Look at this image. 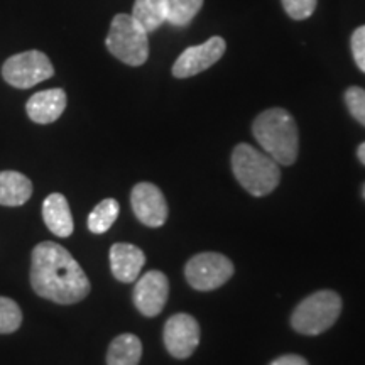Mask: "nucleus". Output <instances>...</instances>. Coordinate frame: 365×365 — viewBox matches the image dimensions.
Listing matches in <instances>:
<instances>
[{"label": "nucleus", "mask_w": 365, "mask_h": 365, "mask_svg": "<svg viewBox=\"0 0 365 365\" xmlns=\"http://www.w3.org/2000/svg\"><path fill=\"white\" fill-rule=\"evenodd\" d=\"M33 195V182L17 171H0V205L21 207Z\"/></svg>", "instance_id": "15"}, {"label": "nucleus", "mask_w": 365, "mask_h": 365, "mask_svg": "<svg viewBox=\"0 0 365 365\" xmlns=\"http://www.w3.org/2000/svg\"><path fill=\"white\" fill-rule=\"evenodd\" d=\"M170 281L161 271H149L139 277L134 287V304L144 317H158L166 307Z\"/></svg>", "instance_id": "10"}, {"label": "nucleus", "mask_w": 365, "mask_h": 365, "mask_svg": "<svg viewBox=\"0 0 365 365\" xmlns=\"http://www.w3.org/2000/svg\"><path fill=\"white\" fill-rule=\"evenodd\" d=\"M357 156H359V159H360V163H362L364 166H365V143H362V144L359 145Z\"/></svg>", "instance_id": "25"}, {"label": "nucleus", "mask_w": 365, "mask_h": 365, "mask_svg": "<svg viewBox=\"0 0 365 365\" xmlns=\"http://www.w3.org/2000/svg\"><path fill=\"white\" fill-rule=\"evenodd\" d=\"M255 140L281 166H291L298 158L299 132L296 120L284 108H269L252 124Z\"/></svg>", "instance_id": "2"}, {"label": "nucleus", "mask_w": 365, "mask_h": 365, "mask_svg": "<svg viewBox=\"0 0 365 365\" xmlns=\"http://www.w3.org/2000/svg\"><path fill=\"white\" fill-rule=\"evenodd\" d=\"M66 108V93L61 88H51L34 93L27 100L26 112L36 124H51L63 115Z\"/></svg>", "instance_id": "12"}, {"label": "nucleus", "mask_w": 365, "mask_h": 365, "mask_svg": "<svg viewBox=\"0 0 365 365\" xmlns=\"http://www.w3.org/2000/svg\"><path fill=\"white\" fill-rule=\"evenodd\" d=\"M232 171L240 186L252 196H266L281 181L279 164L249 144H239L232 153Z\"/></svg>", "instance_id": "3"}, {"label": "nucleus", "mask_w": 365, "mask_h": 365, "mask_svg": "<svg viewBox=\"0 0 365 365\" xmlns=\"http://www.w3.org/2000/svg\"><path fill=\"white\" fill-rule=\"evenodd\" d=\"M287 16L294 21H304L317 9L318 0H281Z\"/></svg>", "instance_id": "22"}, {"label": "nucleus", "mask_w": 365, "mask_h": 365, "mask_svg": "<svg viewBox=\"0 0 365 365\" xmlns=\"http://www.w3.org/2000/svg\"><path fill=\"white\" fill-rule=\"evenodd\" d=\"M345 103L355 120L365 125V90L360 86H350L345 91Z\"/></svg>", "instance_id": "21"}, {"label": "nucleus", "mask_w": 365, "mask_h": 365, "mask_svg": "<svg viewBox=\"0 0 365 365\" xmlns=\"http://www.w3.org/2000/svg\"><path fill=\"white\" fill-rule=\"evenodd\" d=\"M54 75L53 63L41 51H24L14 54L4 63L2 76L9 85L16 88H33L41 81L51 78Z\"/></svg>", "instance_id": "6"}, {"label": "nucleus", "mask_w": 365, "mask_h": 365, "mask_svg": "<svg viewBox=\"0 0 365 365\" xmlns=\"http://www.w3.org/2000/svg\"><path fill=\"white\" fill-rule=\"evenodd\" d=\"M143 357V344L132 333L118 335L108 346L107 365H139Z\"/></svg>", "instance_id": "17"}, {"label": "nucleus", "mask_w": 365, "mask_h": 365, "mask_svg": "<svg viewBox=\"0 0 365 365\" xmlns=\"http://www.w3.org/2000/svg\"><path fill=\"white\" fill-rule=\"evenodd\" d=\"M185 276L193 289L213 291L234 276V264L223 254L203 252L190 259Z\"/></svg>", "instance_id": "7"}, {"label": "nucleus", "mask_w": 365, "mask_h": 365, "mask_svg": "<svg viewBox=\"0 0 365 365\" xmlns=\"http://www.w3.org/2000/svg\"><path fill=\"white\" fill-rule=\"evenodd\" d=\"M164 345L175 359H188L200 344V325L188 313H178L164 325Z\"/></svg>", "instance_id": "9"}, {"label": "nucleus", "mask_w": 365, "mask_h": 365, "mask_svg": "<svg viewBox=\"0 0 365 365\" xmlns=\"http://www.w3.org/2000/svg\"><path fill=\"white\" fill-rule=\"evenodd\" d=\"M31 259V284L41 298L58 304H75L88 296V277L65 247L54 242H41Z\"/></svg>", "instance_id": "1"}, {"label": "nucleus", "mask_w": 365, "mask_h": 365, "mask_svg": "<svg viewBox=\"0 0 365 365\" xmlns=\"http://www.w3.org/2000/svg\"><path fill=\"white\" fill-rule=\"evenodd\" d=\"M341 313V298L335 291H317L304 298L291 314V327L301 335H319L335 325Z\"/></svg>", "instance_id": "4"}, {"label": "nucleus", "mask_w": 365, "mask_h": 365, "mask_svg": "<svg viewBox=\"0 0 365 365\" xmlns=\"http://www.w3.org/2000/svg\"><path fill=\"white\" fill-rule=\"evenodd\" d=\"M227 44L220 36H213L203 44L186 48L173 65V76L176 78H190L198 75L210 66H213L225 54Z\"/></svg>", "instance_id": "8"}, {"label": "nucleus", "mask_w": 365, "mask_h": 365, "mask_svg": "<svg viewBox=\"0 0 365 365\" xmlns=\"http://www.w3.org/2000/svg\"><path fill=\"white\" fill-rule=\"evenodd\" d=\"M145 264L143 250L132 244H113L110 247V269L117 281L134 282Z\"/></svg>", "instance_id": "13"}, {"label": "nucleus", "mask_w": 365, "mask_h": 365, "mask_svg": "<svg viewBox=\"0 0 365 365\" xmlns=\"http://www.w3.org/2000/svg\"><path fill=\"white\" fill-rule=\"evenodd\" d=\"M350 46H352L355 63H357L360 71L365 73V26H360L354 31L352 39H350Z\"/></svg>", "instance_id": "23"}, {"label": "nucleus", "mask_w": 365, "mask_h": 365, "mask_svg": "<svg viewBox=\"0 0 365 365\" xmlns=\"http://www.w3.org/2000/svg\"><path fill=\"white\" fill-rule=\"evenodd\" d=\"M43 218L46 227L58 237H70L75 230L70 205L61 193H51L44 200Z\"/></svg>", "instance_id": "14"}, {"label": "nucleus", "mask_w": 365, "mask_h": 365, "mask_svg": "<svg viewBox=\"0 0 365 365\" xmlns=\"http://www.w3.org/2000/svg\"><path fill=\"white\" fill-rule=\"evenodd\" d=\"M135 217L148 227H161L168 218V203L161 190L153 182H139L130 195Z\"/></svg>", "instance_id": "11"}, {"label": "nucleus", "mask_w": 365, "mask_h": 365, "mask_svg": "<svg viewBox=\"0 0 365 365\" xmlns=\"http://www.w3.org/2000/svg\"><path fill=\"white\" fill-rule=\"evenodd\" d=\"M269 365H309L307 359L299 357V355H282V357H277L272 360Z\"/></svg>", "instance_id": "24"}, {"label": "nucleus", "mask_w": 365, "mask_h": 365, "mask_svg": "<svg viewBox=\"0 0 365 365\" xmlns=\"http://www.w3.org/2000/svg\"><path fill=\"white\" fill-rule=\"evenodd\" d=\"M118 212L120 207L117 200L107 198L100 202L88 215V230L91 234H105L115 223Z\"/></svg>", "instance_id": "18"}, {"label": "nucleus", "mask_w": 365, "mask_h": 365, "mask_svg": "<svg viewBox=\"0 0 365 365\" xmlns=\"http://www.w3.org/2000/svg\"><path fill=\"white\" fill-rule=\"evenodd\" d=\"M362 195H364V198H365V185H364V188H362Z\"/></svg>", "instance_id": "26"}, {"label": "nucleus", "mask_w": 365, "mask_h": 365, "mask_svg": "<svg viewBox=\"0 0 365 365\" xmlns=\"http://www.w3.org/2000/svg\"><path fill=\"white\" fill-rule=\"evenodd\" d=\"M130 16L145 33H154L168 22V0H135Z\"/></svg>", "instance_id": "16"}, {"label": "nucleus", "mask_w": 365, "mask_h": 365, "mask_svg": "<svg viewBox=\"0 0 365 365\" xmlns=\"http://www.w3.org/2000/svg\"><path fill=\"white\" fill-rule=\"evenodd\" d=\"M22 312L14 299L0 296V333H14L19 330Z\"/></svg>", "instance_id": "20"}, {"label": "nucleus", "mask_w": 365, "mask_h": 365, "mask_svg": "<svg viewBox=\"0 0 365 365\" xmlns=\"http://www.w3.org/2000/svg\"><path fill=\"white\" fill-rule=\"evenodd\" d=\"M148 36L130 14H117L112 19L105 44L118 61L129 66H140L149 58Z\"/></svg>", "instance_id": "5"}, {"label": "nucleus", "mask_w": 365, "mask_h": 365, "mask_svg": "<svg viewBox=\"0 0 365 365\" xmlns=\"http://www.w3.org/2000/svg\"><path fill=\"white\" fill-rule=\"evenodd\" d=\"M203 7V0H168V22L175 27H186Z\"/></svg>", "instance_id": "19"}]
</instances>
